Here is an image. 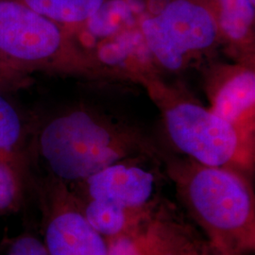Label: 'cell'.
<instances>
[{"label": "cell", "instance_id": "cell-17", "mask_svg": "<svg viewBox=\"0 0 255 255\" xmlns=\"http://www.w3.org/2000/svg\"><path fill=\"white\" fill-rule=\"evenodd\" d=\"M6 255H49L42 240L33 236L17 237L9 246Z\"/></svg>", "mask_w": 255, "mask_h": 255}, {"label": "cell", "instance_id": "cell-1", "mask_svg": "<svg viewBox=\"0 0 255 255\" xmlns=\"http://www.w3.org/2000/svg\"><path fill=\"white\" fill-rule=\"evenodd\" d=\"M36 148L49 178L67 186L128 157L160 156L135 128L85 107L47 119L38 131Z\"/></svg>", "mask_w": 255, "mask_h": 255}, {"label": "cell", "instance_id": "cell-9", "mask_svg": "<svg viewBox=\"0 0 255 255\" xmlns=\"http://www.w3.org/2000/svg\"><path fill=\"white\" fill-rule=\"evenodd\" d=\"M255 105V73L241 68L229 76L216 90L210 110L252 138V128L247 126V117L254 113Z\"/></svg>", "mask_w": 255, "mask_h": 255}, {"label": "cell", "instance_id": "cell-8", "mask_svg": "<svg viewBox=\"0 0 255 255\" xmlns=\"http://www.w3.org/2000/svg\"><path fill=\"white\" fill-rule=\"evenodd\" d=\"M107 244L108 255H185L209 242L201 239L174 206L162 201L138 228Z\"/></svg>", "mask_w": 255, "mask_h": 255}, {"label": "cell", "instance_id": "cell-11", "mask_svg": "<svg viewBox=\"0 0 255 255\" xmlns=\"http://www.w3.org/2000/svg\"><path fill=\"white\" fill-rule=\"evenodd\" d=\"M219 26L220 35L242 44L252 39L255 22V0H206Z\"/></svg>", "mask_w": 255, "mask_h": 255}, {"label": "cell", "instance_id": "cell-19", "mask_svg": "<svg viewBox=\"0 0 255 255\" xmlns=\"http://www.w3.org/2000/svg\"></svg>", "mask_w": 255, "mask_h": 255}, {"label": "cell", "instance_id": "cell-16", "mask_svg": "<svg viewBox=\"0 0 255 255\" xmlns=\"http://www.w3.org/2000/svg\"><path fill=\"white\" fill-rule=\"evenodd\" d=\"M29 74L9 63L0 55V89L14 92L27 87L30 84Z\"/></svg>", "mask_w": 255, "mask_h": 255}, {"label": "cell", "instance_id": "cell-15", "mask_svg": "<svg viewBox=\"0 0 255 255\" xmlns=\"http://www.w3.org/2000/svg\"><path fill=\"white\" fill-rule=\"evenodd\" d=\"M23 188L18 156L0 154V212L13 209Z\"/></svg>", "mask_w": 255, "mask_h": 255}, {"label": "cell", "instance_id": "cell-10", "mask_svg": "<svg viewBox=\"0 0 255 255\" xmlns=\"http://www.w3.org/2000/svg\"><path fill=\"white\" fill-rule=\"evenodd\" d=\"M77 199L85 219L106 240L133 232L153 214L160 204L151 209L131 210L105 201L81 200L78 197Z\"/></svg>", "mask_w": 255, "mask_h": 255}, {"label": "cell", "instance_id": "cell-2", "mask_svg": "<svg viewBox=\"0 0 255 255\" xmlns=\"http://www.w3.org/2000/svg\"><path fill=\"white\" fill-rule=\"evenodd\" d=\"M166 164L178 199L210 246L220 252L255 251V192L241 170L189 158Z\"/></svg>", "mask_w": 255, "mask_h": 255}, {"label": "cell", "instance_id": "cell-6", "mask_svg": "<svg viewBox=\"0 0 255 255\" xmlns=\"http://www.w3.org/2000/svg\"><path fill=\"white\" fill-rule=\"evenodd\" d=\"M160 156L138 155L120 160L84 181L68 186L81 200L105 201L131 210L151 209L163 199Z\"/></svg>", "mask_w": 255, "mask_h": 255}, {"label": "cell", "instance_id": "cell-13", "mask_svg": "<svg viewBox=\"0 0 255 255\" xmlns=\"http://www.w3.org/2000/svg\"><path fill=\"white\" fill-rule=\"evenodd\" d=\"M132 18V11L126 0H106L76 33L86 40H103L116 36Z\"/></svg>", "mask_w": 255, "mask_h": 255}, {"label": "cell", "instance_id": "cell-4", "mask_svg": "<svg viewBox=\"0 0 255 255\" xmlns=\"http://www.w3.org/2000/svg\"><path fill=\"white\" fill-rule=\"evenodd\" d=\"M164 127L172 146L199 164L239 170L254 165L253 138L200 104L169 105L164 110Z\"/></svg>", "mask_w": 255, "mask_h": 255}, {"label": "cell", "instance_id": "cell-5", "mask_svg": "<svg viewBox=\"0 0 255 255\" xmlns=\"http://www.w3.org/2000/svg\"><path fill=\"white\" fill-rule=\"evenodd\" d=\"M139 31L147 51L169 71L181 70L221 37L206 0H168L159 11L140 21Z\"/></svg>", "mask_w": 255, "mask_h": 255}, {"label": "cell", "instance_id": "cell-12", "mask_svg": "<svg viewBox=\"0 0 255 255\" xmlns=\"http://www.w3.org/2000/svg\"><path fill=\"white\" fill-rule=\"evenodd\" d=\"M74 34L106 0H18Z\"/></svg>", "mask_w": 255, "mask_h": 255}, {"label": "cell", "instance_id": "cell-3", "mask_svg": "<svg viewBox=\"0 0 255 255\" xmlns=\"http://www.w3.org/2000/svg\"><path fill=\"white\" fill-rule=\"evenodd\" d=\"M0 55L28 74L99 72L95 57L80 46L73 32L18 0H0Z\"/></svg>", "mask_w": 255, "mask_h": 255}, {"label": "cell", "instance_id": "cell-14", "mask_svg": "<svg viewBox=\"0 0 255 255\" xmlns=\"http://www.w3.org/2000/svg\"><path fill=\"white\" fill-rule=\"evenodd\" d=\"M27 125L22 112L0 89V154L18 156L27 136Z\"/></svg>", "mask_w": 255, "mask_h": 255}, {"label": "cell", "instance_id": "cell-7", "mask_svg": "<svg viewBox=\"0 0 255 255\" xmlns=\"http://www.w3.org/2000/svg\"><path fill=\"white\" fill-rule=\"evenodd\" d=\"M43 195V242L48 255H108L107 240L85 219L67 185L49 178Z\"/></svg>", "mask_w": 255, "mask_h": 255}, {"label": "cell", "instance_id": "cell-18", "mask_svg": "<svg viewBox=\"0 0 255 255\" xmlns=\"http://www.w3.org/2000/svg\"><path fill=\"white\" fill-rule=\"evenodd\" d=\"M185 255H246V254L235 253V252H220V251L214 250L210 245H206Z\"/></svg>", "mask_w": 255, "mask_h": 255}]
</instances>
